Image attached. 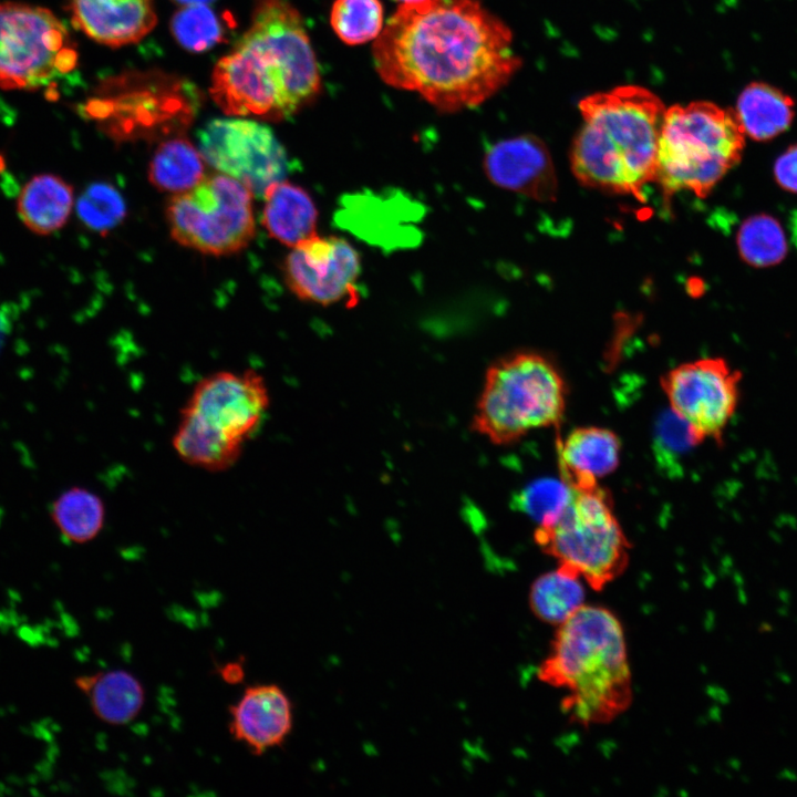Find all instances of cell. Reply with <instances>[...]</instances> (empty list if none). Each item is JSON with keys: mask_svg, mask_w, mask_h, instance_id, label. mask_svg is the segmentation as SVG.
<instances>
[{"mask_svg": "<svg viewBox=\"0 0 797 797\" xmlns=\"http://www.w3.org/2000/svg\"><path fill=\"white\" fill-rule=\"evenodd\" d=\"M71 15L76 29L110 46L136 43L156 24L154 0H71Z\"/></svg>", "mask_w": 797, "mask_h": 797, "instance_id": "cell-17", "label": "cell"}, {"mask_svg": "<svg viewBox=\"0 0 797 797\" xmlns=\"http://www.w3.org/2000/svg\"><path fill=\"white\" fill-rule=\"evenodd\" d=\"M262 198V224L272 238L292 248L315 235L318 210L302 187L280 180L270 185Z\"/></svg>", "mask_w": 797, "mask_h": 797, "instance_id": "cell-19", "label": "cell"}, {"mask_svg": "<svg viewBox=\"0 0 797 797\" xmlns=\"http://www.w3.org/2000/svg\"><path fill=\"white\" fill-rule=\"evenodd\" d=\"M205 162L247 186L262 198L272 184L288 173L287 153L272 130L248 118H216L198 133Z\"/></svg>", "mask_w": 797, "mask_h": 797, "instance_id": "cell-11", "label": "cell"}, {"mask_svg": "<svg viewBox=\"0 0 797 797\" xmlns=\"http://www.w3.org/2000/svg\"><path fill=\"white\" fill-rule=\"evenodd\" d=\"M397 1H402V3H403V2H410V1H415V0H397Z\"/></svg>", "mask_w": 797, "mask_h": 797, "instance_id": "cell-35", "label": "cell"}, {"mask_svg": "<svg viewBox=\"0 0 797 797\" xmlns=\"http://www.w3.org/2000/svg\"><path fill=\"white\" fill-rule=\"evenodd\" d=\"M389 85L443 112L482 104L521 66L510 29L477 0L403 2L373 45Z\"/></svg>", "mask_w": 797, "mask_h": 797, "instance_id": "cell-1", "label": "cell"}, {"mask_svg": "<svg viewBox=\"0 0 797 797\" xmlns=\"http://www.w3.org/2000/svg\"><path fill=\"white\" fill-rule=\"evenodd\" d=\"M330 23L346 44L376 39L383 30V7L379 0H334Z\"/></svg>", "mask_w": 797, "mask_h": 797, "instance_id": "cell-27", "label": "cell"}, {"mask_svg": "<svg viewBox=\"0 0 797 797\" xmlns=\"http://www.w3.org/2000/svg\"><path fill=\"white\" fill-rule=\"evenodd\" d=\"M75 684L89 700L95 716L112 726L132 722L145 703V689L131 672L106 670L76 677Z\"/></svg>", "mask_w": 797, "mask_h": 797, "instance_id": "cell-18", "label": "cell"}, {"mask_svg": "<svg viewBox=\"0 0 797 797\" xmlns=\"http://www.w3.org/2000/svg\"><path fill=\"white\" fill-rule=\"evenodd\" d=\"M174 1L182 6H190V4H207V3L211 2L213 0H174Z\"/></svg>", "mask_w": 797, "mask_h": 797, "instance_id": "cell-33", "label": "cell"}, {"mask_svg": "<svg viewBox=\"0 0 797 797\" xmlns=\"http://www.w3.org/2000/svg\"><path fill=\"white\" fill-rule=\"evenodd\" d=\"M586 583L578 576L557 567L534 580L528 593L532 614L558 627L586 604Z\"/></svg>", "mask_w": 797, "mask_h": 797, "instance_id": "cell-23", "label": "cell"}, {"mask_svg": "<svg viewBox=\"0 0 797 797\" xmlns=\"http://www.w3.org/2000/svg\"><path fill=\"white\" fill-rule=\"evenodd\" d=\"M551 646L537 675L563 691L561 710L581 726L612 722L633 697L624 630L602 605L584 604L556 627Z\"/></svg>", "mask_w": 797, "mask_h": 797, "instance_id": "cell-4", "label": "cell"}, {"mask_svg": "<svg viewBox=\"0 0 797 797\" xmlns=\"http://www.w3.org/2000/svg\"><path fill=\"white\" fill-rule=\"evenodd\" d=\"M205 159L199 149L184 137L163 142L154 153L148 177L163 192L179 194L204 178Z\"/></svg>", "mask_w": 797, "mask_h": 797, "instance_id": "cell-24", "label": "cell"}, {"mask_svg": "<svg viewBox=\"0 0 797 797\" xmlns=\"http://www.w3.org/2000/svg\"><path fill=\"white\" fill-rule=\"evenodd\" d=\"M73 206V187L52 173L32 176L23 185L17 199V213L21 222L39 236H48L61 229Z\"/></svg>", "mask_w": 797, "mask_h": 797, "instance_id": "cell-20", "label": "cell"}, {"mask_svg": "<svg viewBox=\"0 0 797 797\" xmlns=\"http://www.w3.org/2000/svg\"><path fill=\"white\" fill-rule=\"evenodd\" d=\"M270 405L257 371H218L198 381L180 412L245 445L259 431Z\"/></svg>", "mask_w": 797, "mask_h": 797, "instance_id": "cell-12", "label": "cell"}, {"mask_svg": "<svg viewBox=\"0 0 797 797\" xmlns=\"http://www.w3.org/2000/svg\"><path fill=\"white\" fill-rule=\"evenodd\" d=\"M176 41L190 52H203L221 41L222 25L207 4L183 6L172 19Z\"/></svg>", "mask_w": 797, "mask_h": 797, "instance_id": "cell-28", "label": "cell"}, {"mask_svg": "<svg viewBox=\"0 0 797 797\" xmlns=\"http://www.w3.org/2000/svg\"><path fill=\"white\" fill-rule=\"evenodd\" d=\"M741 258L752 267H770L782 262L788 252V238L777 218L756 214L743 221L736 235Z\"/></svg>", "mask_w": 797, "mask_h": 797, "instance_id": "cell-26", "label": "cell"}, {"mask_svg": "<svg viewBox=\"0 0 797 797\" xmlns=\"http://www.w3.org/2000/svg\"><path fill=\"white\" fill-rule=\"evenodd\" d=\"M251 190L215 173L175 194L166 209L172 237L203 253L225 256L244 249L255 235Z\"/></svg>", "mask_w": 797, "mask_h": 797, "instance_id": "cell-8", "label": "cell"}, {"mask_svg": "<svg viewBox=\"0 0 797 797\" xmlns=\"http://www.w3.org/2000/svg\"><path fill=\"white\" fill-rule=\"evenodd\" d=\"M221 679L229 683H240L245 677V670L239 661L224 664L219 670Z\"/></svg>", "mask_w": 797, "mask_h": 797, "instance_id": "cell-32", "label": "cell"}, {"mask_svg": "<svg viewBox=\"0 0 797 797\" xmlns=\"http://www.w3.org/2000/svg\"><path fill=\"white\" fill-rule=\"evenodd\" d=\"M567 397V382L549 358L514 353L486 371L472 427L495 445H510L532 431L558 427Z\"/></svg>", "mask_w": 797, "mask_h": 797, "instance_id": "cell-5", "label": "cell"}, {"mask_svg": "<svg viewBox=\"0 0 797 797\" xmlns=\"http://www.w3.org/2000/svg\"><path fill=\"white\" fill-rule=\"evenodd\" d=\"M77 53L62 22L48 9L0 3V86L38 90L74 70Z\"/></svg>", "mask_w": 797, "mask_h": 797, "instance_id": "cell-9", "label": "cell"}, {"mask_svg": "<svg viewBox=\"0 0 797 797\" xmlns=\"http://www.w3.org/2000/svg\"><path fill=\"white\" fill-rule=\"evenodd\" d=\"M534 539L560 567L601 591L628 568L631 546L610 491L597 485L572 489L570 501L552 521L538 525Z\"/></svg>", "mask_w": 797, "mask_h": 797, "instance_id": "cell-7", "label": "cell"}, {"mask_svg": "<svg viewBox=\"0 0 797 797\" xmlns=\"http://www.w3.org/2000/svg\"><path fill=\"white\" fill-rule=\"evenodd\" d=\"M773 174L779 187L797 194V144L790 145L777 157Z\"/></svg>", "mask_w": 797, "mask_h": 797, "instance_id": "cell-31", "label": "cell"}, {"mask_svg": "<svg viewBox=\"0 0 797 797\" xmlns=\"http://www.w3.org/2000/svg\"><path fill=\"white\" fill-rule=\"evenodd\" d=\"M172 445L183 462L211 473L231 468L245 447L183 412H179Z\"/></svg>", "mask_w": 797, "mask_h": 797, "instance_id": "cell-22", "label": "cell"}, {"mask_svg": "<svg viewBox=\"0 0 797 797\" xmlns=\"http://www.w3.org/2000/svg\"><path fill=\"white\" fill-rule=\"evenodd\" d=\"M572 489L560 478H542L526 486L516 505L538 525L552 521L570 501Z\"/></svg>", "mask_w": 797, "mask_h": 797, "instance_id": "cell-30", "label": "cell"}, {"mask_svg": "<svg viewBox=\"0 0 797 797\" xmlns=\"http://www.w3.org/2000/svg\"><path fill=\"white\" fill-rule=\"evenodd\" d=\"M578 106L582 124L570 149L577 179L643 201L644 187L656 176L662 100L646 87L621 85L588 95Z\"/></svg>", "mask_w": 797, "mask_h": 797, "instance_id": "cell-3", "label": "cell"}, {"mask_svg": "<svg viewBox=\"0 0 797 797\" xmlns=\"http://www.w3.org/2000/svg\"><path fill=\"white\" fill-rule=\"evenodd\" d=\"M734 113L745 137L767 142L790 127L795 102L780 89L756 81L739 93Z\"/></svg>", "mask_w": 797, "mask_h": 797, "instance_id": "cell-21", "label": "cell"}, {"mask_svg": "<svg viewBox=\"0 0 797 797\" xmlns=\"http://www.w3.org/2000/svg\"><path fill=\"white\" fill-rule=\"evenodd\" d=\"M556 448L560 479L571 489L599 485L620 464L621 441L605 427H576L557 438Z\"/></svg>", "mask_w": 797, "mask_h": 797, "instance_id": "cell-16", "label": "cell"}, {"mask_svg": "<svg viewBox=\"0 0 797 797\" xmlns=\"http://www.w3.org/2000/svg\"><path fill=\"white\" fill-rule=\"evenodd\" d=\"M484 169L495 185L538 201H553L557 176L547 146L525 134L494 144L484 157Z\"/></svg>", "mask_w": 797, "mask_h": 797, "instance_id": "cell-14", "label": "cell"}, {"mask_svg": "<svg viewBox=\"0 0 797 797\" xmlns=\"http://www.w3.org/2000/svg\"><path fill=\"white\" fill-rule=\"evenodd\" d=\"M741 371L723 358L682 363L660 379L670 411L689 427L696 445L722 443L741 401Z\"/></svg>", "mask_w": 797, "mask_h": 797, "instance_id": "cell-10", "label": "cell"}, {"mask_svg": "<svg viewBox=\"0 0 797 797\" xmlns=\"http://www.w3.org/2000/svg\"><path fill=\"white\" fill-rule=\"evenodd\" d=\"M744 146L734 110L708 101L666 107L655 182L666 196L687 190L704 197L737 165Z\"/></svg>", "mask_w": 797, "mask_h": 797, "instance_id": "cell-6", "label": "cell"}, {"mask_svg": "<svg viewBox=\"0 0 797 797\" xmlns=\"http://www.w3.org/2000/svg\"><path fill=\"white\" fill-rule=\"evenodd\" d=\"M315 55L298 10L258 0L250 25L214 68L210 93L229 115L279 121L319 93Z\"/></svg>", "mask_w": 797, "mask_h": 797, "instance_id": "cell-2", "label": "cell"}, {"mask_svg": "<svg viewBox=\"0 0 797 797\" xmlns=\"http://www.w3.org/2000/svg\"><path fill=\"white\" fill-rule=\"evenodd\" d=\"M228 712L231 737L256 756L282 745L293 728L292 702L273 683L246 687Z\"/></svg>", "mask_w": 797, "mask_h": 797, "instance_id": "cell-15", "label": "cell"}, {"mask_svg": "<svg viewBox=\"0 0 797 797\" xmlns=\"http://www.w3.org/2000/svg\"><path fill=\"white\" fill-rule=\"evenodd\" d=\"M4 167H6L4 159H3V157L0 155V174L2 173V170L4 169Z\"/></svg>", "mask_w": 797, "mask_h": 797, "instance_id": "cell-34", "label": "cell"}, {"mask_svg": "<svg viewBox=\"0 0 797 797\" xmlns=\"http://www.w3.org/2000/svg\"><path fill=\"white\" fill-rule=\"evenodd\" d=\"M283 272L298 298L327 306L354 296L360 259L346 240L315 234L292 247Z\"/></svg>", "mask_w": 797, "mask_h": 797, "instance_id": "cell-13", "label": "cell"}, {"mask_svg": "<svg viewBox=\"0 0 797 797\" xmlns=\"http://www.w3.org/2000/svg\"><path fill=\"white\" fill-rule=\"evenodd\" d=\"M52 518L61 534L72 542L93 540L105 521L102 499L83 487H73L61 494L52 505Z\"/></svg>", "mask_w": 797, "mask_h": 797, "instance_id": "cell-25", "label": "cell"}, {"mask_svg": "<svg viewBox=\"0 0 797 797\" xmlns=\"http://www.w3.org/2000/svg\"><path fill=\"white\" fill-rule=\"evenodd\" d=\"M75 207L82 224L103 234L117 226L125 216L123 197L106 183H94L86 187Z\"/></svg>", "mask_w": 797, "mask_h": 797, "instance_id": "cell-29", "label": "cell"}]
</instances>
